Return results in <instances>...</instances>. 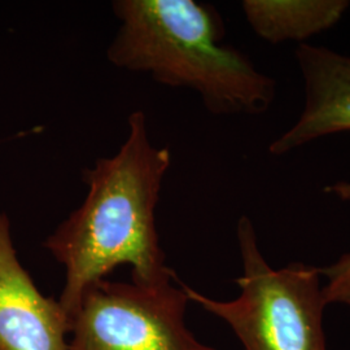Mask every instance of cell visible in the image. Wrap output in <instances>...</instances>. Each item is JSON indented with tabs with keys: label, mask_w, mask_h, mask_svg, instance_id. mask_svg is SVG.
<instances>
[{
	"label": "cell",
	"mask_w": 350,
	"mask_h": 350,
	"mask_svg": "<svg viewBox=\"0 0 350 350\" xmlns=\"http://www.w3.org/2000/svg\"><path fill=\"white\" fill-rule=\"evenodd\" d=\"M170 163V150L150 142L146 114L137 111L116 154L83 172L85 200L44 241L65 270L59 302L69 321L86 289L118 266L130 265L139 282L174 274L165 265L154 218Z\"/></svg>",
	"instance_id": "1"
},
{
	"label": "cell",
	"mask_w": 350,
	"mask_h": 350,
	"mask_svg": "<svg viewBox=\"0 0 350 350\" xmlns=\"http://www.w3.org/2000/svg\"><path fill=\"white\" fill-rule=\"evenodd\" d=\"M120 25L107 50L120 69L195 91L218 116L261 114L275 100L276 82L238 49L224 44L217 11L195 0H116Z\"/></svg>",
	"instance_id": "2"
},
{
	"label": "cell",
	"mask_w": 350,
	"mask_h": 350,
	"mask_svg": "<svg viewBox=\"0 0 350 350\" xmlns=\"http://www.w3.org/2000/svg\"><path fill=\"white\" fill-rule=\"evenodd\" d=\"M237 235L243 262L237 279L240 295L235 300H213L183 284L189 301L225 321L243 350H327L319 267L292 262L273 269L247 215L240 217Z\"/></svg>",
	"instance_id": "3"
},
{
	"label": "cell",
	"mask_w": 350,
	"mask_h": 350,
	"mask_svg": "<svg viewBox=\"0 0 350 350\" xmlns=\"http://www.w3.org/2000/svg\"><path fill=\"white\" fill-rule=\"evenodd\" d=\"M176 279L95 282L70 319L68 350H215L188 329L189 299Z\"/></svg>",
	"instance_id": "4"
},
{
	"label": "cell",
	"mask_w": 350,
	"mask_h": 350,
	"mask_svg": "<svg viewBox=\"0 0 350 350\" xmlns=\"http://www.w3.org/2000/svg\"><path fill=\"white\" fill-rule=\"evenodd\" d=\"M70 321L20 262L11 222L0 212V350H68Z\"/></svg>",
	"instance_id": "5"
},
{
	"label": "cell",
	"mask_w": 350,
	"mask_h": 350,
	"mask_svg": "<svg viewBox=\"0 0 350 350\" xmlns=\"http://www.w3.org/2000/svg\"><path fill=\"white\" fill-rule=\"evenodd\" d=\"M304 82V107L296 122L269 147L274 156L350 131V56L304 43L295 52Z\"/></svg>",
	"instance_id": "6"
},
{
	"label": "cell",
	"mask_w": 350,
	"mask_h": 350,
	"mask_svg": "<svg viewBox=\"0 0 350 350\" xmlns=\"http://www.w3.org/2000/svg\"><path fill=\"white\" fill-rule=\"evenodd\" d=\"M348 0H244L247 23L269 43L300 42L334 27L349 10Z\"/></svg>",
	"instance_id": "7"
},
{
	"label": "cell",
	"mask_w": 350,
	"mask_h": 350,
	"mask_svg": "<svg viewBox=\"0 0 350 350\" xmlns=\"http://www.w3.org/2000/svg\"><path fill=\"white\" fill-rule=\"evenodd\" d=\"M325 191L338 196L340 200L350 201L349 180H338L325 187ZM319 271L327 280L323 286L327 305L342 304L350 306V252L340 256L336 262L319 267Z\"/></svg>",
	"instance_id": "8"
}]
</instances>
